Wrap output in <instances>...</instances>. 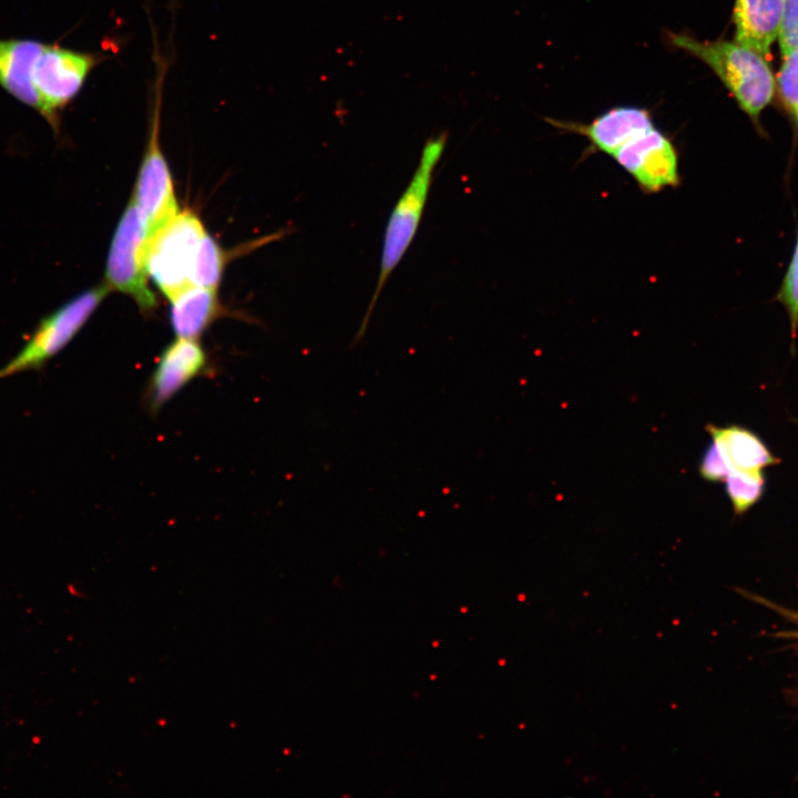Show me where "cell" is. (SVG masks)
<instances>
[{
	"label": "cell",
	"mask_w": 798,
	"mask_h": 798,
	"mask_svg": "<svg viewBox=\"0 0 798 798\" xmlns=\"http://www.w3.org/2000/svg\"><path fill=\"white\" fill-rule=\"evenodd\" d=\"M669 43L705 63L753 122L771 102L776 76L767 55L735 39L704 41L686 33L668 32Z\"/></svg>",
	"instance_id": "6da1fadb"
},
{
	"label": "cell",
	"mask_w": 798,
	"mask_h": 798,
	"mask_svg": "<svg viewBox=\"0 0 798 798\" xmlns=\"http://www.w3.org/2000/svg\"><path fill=\"white\" fill-rule=\"evenodd\" d=\"M447 142L448 134L446 132L433 135L424 142L410 182L390 212L383 234L376 288L362 318L357 338H361L365 334L387 280L415 239L427 204L432 176L444 152Z\"/></svg>",
	"instance_id": "7a4b0ae2"
},
{
	"label": "cell",
	"mask_w": 798,
	"mask_h": 798,
	"mask_svg": "<svg viewBox=\"0 0 798 798\" xmlns=\"http://www.w3.org/2000/svg\"><path fill=\"white\" fill-rule=\"evenodd\" d=\"M154 61L156 72L152 84L149 141L132 198L144 218L149 237L178 213L171 173L160 144L167 61L156 51Z\"/></svg>",
	"instance_id": "3957f363"
},
{
	"label": "cell",
	"mask_w": 798,
	"mask_h": 798,
	"mask_svg": "<svg viewBox=\"0 0 798 798\" xmlns=\"http://www.w3.org/2000/svg\"><path fill=\"white\" fill-rule=\"evenodd\" d=\"M205 233L201 219L186 209L178 212L149 237L145 246L146 272L170 300L193 285V265Z\"/></svg>",
	"instance_id": "277c9868"
},
{
	"label": "cell",
	"mask_w": 798,
	"mask_h": 798,
	"mask_svg": "<svg viewBox=\"0 0 798 798\" xmlns=\"http://www.w3.org/2000/svg\"><path fill=\"white\" fill-rule=\"evenodd\" d=\"M110 291L105 283L95 286L44 317L22 349L0 368V378L43 367L68 346Z\"/></svg>",
	"instance_id": "5b68a950"
},
{
	"label": "cell",
	"mask_w": 798,
	"mask_h": 798,
	"mask_svg": "<svg viewBox=\"0 0 798 798\" xmlns=\"http://www.w3.org/2000/svg\"><path fill=\"white\" fill-rule=\"evenodd\" d=\"M104 59L99 52L45 43L35 63L33 85L41 103L39 113L57 134L61 112L79 95L91 72Z\"/></svg>",
	"instance_id": "8992f818"
},
{
	"label": "cell",
	"mask_w": 798,
	"mask_h": 798,
	"mask_svg": "<svg viewBox=\"0 0 798 798\" xmlns=\"http://www.w3.org/2000/svg\"><path fill=\"white\" fill-rule=\"evenodd\" d=\"M147 231L137 206L131 201L124 211L110 246L105 284L131 296L142 310H151L156 297L147 282L145 246Z\"/></svg>",
	"instance_id": "52a82bcc"
},
{
	"label": "cell",
	"mask_w": 798,
	"mask_h": 798,
	"mask_svg": "<svg viewBox=\"0 0 798 798\" xmlns=\"http://www.w3.org/2000/svg\"><path fill=\"white\" fill-rule=\"evenodd\" d=\"M612 157L646 194L681 183L676 147L655 125L626 142Z\"/></svg>",
	"instance_id": "ba28073f"
},
{
	"label": "cell",
	"mask_w": 798,
	"mask_h": 798,
	"mask_svg": "<svg viewBox=\"0 0 798 798\" xmlns=\"http://www.w3.org/2000/svg\"><path fill=\"white\" fill-rule=\"evenodd\" d=\"M208 359L196 339L177 337L162 352L147 382L144 401L156 413L190 381L208 371Z\"/></svg>",
	"instance_id": "9c48e42d"
},
{
	"label": "cell",
	"mask_w": 798,
	"mask_h": 798,
	"mask_svg": "<svg viewBox=\"0 0 798 798\" xmlns=\"http://www.w3.org/2000/svg\"><path fill=\"white\" fill-rule=\"evenodd\" d=\"M548 122L584 136L595 151L611 156L626 142L654 126L649 111L633 105L610 109L586 124L552 119Z\"/></svg>",
	"instance_id": "30bf717a"
},
{
	"label": "cell",
	"mask_w": 798,
	"mask_h": 798,
	"mask_svg": "<svg viewBox=\"0 0 798 798\" xmlns=\"http://www.w3.org/2000/svg\"><path fill=\"white\" fill-rule=\"evenodd\" d=\"M44 45L30 39H0V86L38 112L41 103L33 85V72Z\"/></svg>",
	"instance_id": "8fae6325"
},
{
	"label": "cell",
	"mask_w": 798,
	"mask_h": 798,
	"mask_svg": "<svg viewBox=\"0 0 798 798\" xmlns=\"http://www.w3.org/2000/svg\"><path fill=\"white\" fill-rule=\"evenodd\" d=\"M784 0H735V40L768 55L777 40Z\"/></svg>",
	"instance_id": "7c38bea8"
},
{
	"label": "cell",
	"mask_w": 798,
	"mask_h": 798,
	"mask_svg": "<svg viewBox=\"0 0 798 798\" xmlns=\"http://www.w3.org/2000/svg\"><path fill=\"white\" fill-rule=\"evenodd\" d=\"M170 301L171 326L177 337L197 339L221 314L213 288L191 285Z\"/></svg>",
	"instance_id": "4fadbf2b"
},
{
	"label": "cell",
	"mask_w": 798,
	"mask_h": 798,
	"mask_svg": "<svg viewBox=\"0 0 798 798\" xmlns=\"http://www.w3.org/2000/svg\"><path fill=\"white\" fill-rule=\"evenodd\" d=\"M707 430L733 470L761 471L778 460L751 431L739 426L716 427Z\"/></svg>",
	"instance_id": "5bb4252c"
},
{
	"label": "cell",
	"mask_w": 798,
	"mask_h": 798,
	"mask_svg": "<svg viewBox=\"0 0 798 798\" xmlns=\"http://www.w3.org/2000/svg\"><path fill=\"white\" fill-rule=\"evenodd\" d=\"M227 256L218 243L204 234L195 256L192 270V284L201 287L216 289L218 286Z\"/></svg>",
	"instance_id": "9a60e30c"
},
{
	"label": "cell",
	"mask_w": 798,
	"mask_h": 798,
	"mask_svg": "<svg viewBox=\"0 0 798 798\" xmlns=\"http://www.w3.org/2000/svg\"><path fill=\"white\" fill-rule=\"evenodd\" d=\"M725 482L727 495L737 514L750 509L764 492L765 480L761 471L733 470Z\"/></svg>",
	"instance_id": "2e32d148"
},
{
	"label": "cell",
	"mask_w": 798,
	"mask_h": 798,
	"mask_svg": "<svg viewBox=\"0 0 798 798\" xmlns=\"http://www.w3.org/2000/svg\"><path fill=\"white\" fill-rule=\"evenodd\" d=\"M776 91L789 112L798 109V45L782 55V64L776 75Z\"/></svg>",
	"instance_id": "e0dca14e"
},
{
	"label": "cell",
	"mask_w": 798,
	"mask_h": 798,
	"mask_svg": "<svg viewBox=\"0 0 798 798\" xmlns=\"http://www.w3.org/2000/svg\"><path fill=\"white\" fill-rule=\"evenodd\" d=\"M777 300L786 309L792 338L798 329V243L794 249L785 276L777 293Z\"/></svg>",
	"instance_id": "ac0fdd59"
},
{
	"label": "cell",
	"mask_w": 798,
	"mask_h": 798,
	"mask_svg": "<svg viewBox=\"0 0 798 798\" xmlns=\"http://www.w3.org/2000/svg\"><path fill=\"white\" fill-rule=\"evenodd\" d=\"M777 40L782 55L798 45V0H784Z\"/></svg>",
	"instance_id": "d6986e66"
},
{
	"label": "cell",
	"mask_w": 798,
	"mask_h": 798,
	"mask_svg": "<svg viewBox=\"0 0 798 798\" xmlns=\"http://www.w3.org/2000/svg\"><path fill=\"white\" fill-rule=\"evenodd\" d=\"M730 471L732 468L724 454L712 440L700 460L699 473L702 478L712 482L725 481Z\"/></svg>",
	"instance_id": "ffe728a7"
},
{
	"label": "cell",
	"mask_w": 798,
	"mask_h": 798,
	"mask_svg": "<svg viewBox=\"0 0 798 798\" xmlns=\"http://www.w3.org/2000/svg\"><path fill=\"white\" fill-rule=\"evenodd\" d=\"M792 115H794L797 126H798V109L792 112Z\"/></svg>",
	"instance_id": "44dd1931"
},
{
	"label": "cell",
	"mask_w": 798,
	"mask_h": 798,
	"mask_svg": "<svg viewBox=\"0 0 798 798\" xmlns=\"http://www.w3.org/2000/svg\"><path fill=\"white\" fill-rule=\"evenodd\" d=\"M797 243H798V236H797Z\"/></svg>",
	"instance_id": "7402d4cb"
},
{
	"label": "cell",
	"mask_w": 798,
	"mask_h": 798,
	"mask_svg": "<svg viewBox=\"0 0 798 798\" xmlns=\"http://www.w3.org/2000/svg\"><path fill=\"white\" fill-rule=\"evenodd\" d=\"M797 636H798V634H797Z\"/></svg>",
	"instance_id": "603a6c76"
}]
</instances>
